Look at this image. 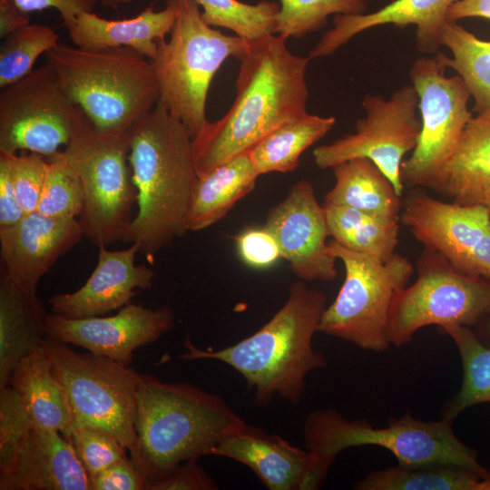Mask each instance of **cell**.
Instances as JSON below:
<instances>
[{"instance_id": "31", "label": "cell", "mask_w": 490, "mask_h": 490, "mask_svg": "<svg viewBox=\"0 0 490 490\" xmlns=\"http://www.w3.org/2000/svg\"><path fill=\"white\" fill-rule=\"evenodd\" d=\"M335 122L332 116L307 113L278 127L249 151L255 169L260 175L295 171L302 152L323 138Z\"/></svg>"}, {"instance_id": "15", "label": "cell", "mask_w": 490, "mask_h": 490, "mask_svg": "<svg viewBox=\"0 0 490 490\" xmlns=\"http://www.w3.org/2000/svg\"><path fill=\"white\" fill-rule=\"evenodd\" d=\"M402 223L426 250L465 274L490 280V211L446 202L414 190L402 202Z\"/></svg>"}, {"instance_id": "27", "label": "cell", "mask_w": 490, "mask_h": 490, "mask_svg": "<svg viewBox=\"0 0 490 490\" xmlns=\"http://www.w3.org/2000/svg\"><path fill=\"white\" fill-rule=\"evenodd\" d=\"M332 169L336 181L324 203L343 205L381 218L400 220L401 196L370 160L356 158Z\"/></svg>"}, {"instance_id": "44", "label": "cell", "mask_w": 490, "mask_h": 490, "mask_svg": "<svg viewBox=\"0 0 490 490\" xmlns=\"http://www.w3.org/2000/svg\"><path fill=\"white\" fill-rule=\"evenodd\" d=\"M24 215L13 184L8 156L0 152V229L15 225Z\"/></svg>"}, {"instance_id": "3", "label": "cell", "mask_w": 490, "mask_h": 490, "mask_svg": "<svg viewBox=\"0 0 490 490\" xmlns=\"http://www.w3.org/2000/svg\"><path fill=\"white\" fill-rule=\"evenodd\" d=\"M327 306L322 291L296 281L283 306L250 337L215 350L199 348L187 338L183 343L187 352L179 358L212 359L231 367L254 391V401L260 406L268 405L274 396L298 404L307 375L327 364L312 343Z\"/></svg>"}, {"instance_id": "28", "label": "cell", "mask_w": 490, "mask_h": 490, "mask_svg": "<svg viewBox=\"0 0 490 490\" xmlns=\"http://www.w3.org/2000/svg\"><path fill=\"white\" fill-rule=\"evenodd\" d=\"M259 176L247 152L198 177L189 230H201L222 219L237 201L255 188Z\"/></svg>"}, {"instance_id": "19", "label": "cell", "mask_w": 490, "mask_h": 490, "mask_svg": "<svg viewBox=\"0 0 490 490\" xmlns=\"http://www.w3.org/2000/svg\"><path fill=\"white\" fill-rule=\"evenodd\" d=\"M83 237L77 219L26 213L15 225L0 229V270L35 295L41 278Z\"/></svg>"}, {"instance_id": "20", "label": "cell", "mask_w": 490, "mask_h": 490, "mask_svg": "<svg viewBox=\"0 0 490 490\" xmlns=\"http://www.w3.org/2000/svg\"><path fill=\"white\" fill-rule=\"evenodd\" d=\"M137 253L135 244L120 250L98 247L97 265L86 282L74 292L48 299L52 313L69 318H90L131 304L141 289L152 288L154 278L153 270L135 264Z\"/></svg>"}, {"instance_id": "23", "label": "cell", "mask_w": 490, "mask_h": 490, "mask_svg": "<svg viewBox=\"0 0 490 490\" xmlns=\"http://www.w3.org/2000/svg\"><path fill=\"white\" fill-rule=\"evenodd\" d=\"M178 7L168 0L164 9L148 6L137 16L108 20L93 12H83L66 27L74 44L86 51H101L126 46L149 60L155 56L158 41L164 40L174 26Z\"/></svg>"}, {"instance_id": "16", "label": "cell", "mask_w": 490, "mask_h": 490, "mask_svg": "<svg viewBox=\"0 0 490 490\" xmlns=\"http://www.w3.org/2000/svg\"><path fill=\"white\" fill-rule=\"evenodd\" d=\"M264 228L274 236L281 258L299 279L329 282L337 278L338 259L327 242L330 235L326 211L309 181L299 180L289 188L269 211Z\"/></svg>"}, {"instance_id": "43", "label": "cell", "mask_w": 490, "mask_h": 490, "mask_svg": "<svg viewBox=\"0 0 490 490\" xmlns=\"http://www.w3.org/2000/svg\"><path fill=\"white\" fill-rule=\"evenodd\" d=\"M219 485L198 464V459L187 460L166 476L152 484L149 490H217Z\"/></svg>"}, {"instance_id": "13", "label": "cell", "mask_w": 490, "mask_h": 490, "mask_svg": "<svg viewBox=\"0 0 490 490\" xmlns=\"http://www.w3.org/2000/svg\"><path fill=\"white\" fill-rule=\"evenodd\" d=\"M86 120L47 63L1 92L0 152L28 151L49 159Z\"/></svg>"}, {"instance_id": "34", "label": "cell", "mask_w": 490, "mask_h": 490, "mask_svg": "<svg viewBox=\"0 0 490 490\" xmlns=\"http://www.w3.org/2000/svg\"><path fill=\"white\" fill-rule=\"evenodd\" d=\"M194 1L201 7L204 21L212 27L229 29L246 40L274 34L279 4L270 1L256 4L239 0Z\"/></svg>"}, {"instance_id": "14", "label": "cell", "mask_w": 490, "mask_h": 490, "mask_svg": "<svg viewBox=\"0 0 490 490\" xmlns=\"http://www.w3.org/2000/svg\"><path fill=\"white\" fill-rule=\"evenodd\" d=\"M362 105L366 116L358 119L355 132L316 147L313 151L315 164L320 169H332L352 159H368L401 196L404 190L401 165L406 154L416 148L421 131V121L416 115V91L412 84H407L396 90L388 99L380 94H368L364 97Z\"/></svg>"}, {"instance_id": "41", "label": "cell", "mask_w": 490, "mask_h": 490, "mask_svg": "<svg viewBox=\"0 0 490 490\" xmlns=\"http://www.w3.org/2000/svg\"><path fill=\"white\" fill-rule=\"evenodd\" d=\"M236 241L240 257L250 267L268 268L281 258L276 239L264 227L246 230Z\"/></svg>"}, {"instance_id": "36", "label": "cell", "mask_w": 490, "mask_h": 490, "mask_svg": "<svg viewBox=\"0 0 490 490\" xmlns=\"http://www.w3.org/2000/svg\"><path fill=\"white\" fill-rule=\"evenodd\" d=\"M368 0H280L274 34L300 38L323 28L332 15L363 14Z\"/></svg>"}, {"instance_id": "5", "label": "cell", "mask_w": 490, "mask_h": 490, "mask_svg": "<svg viewBox=\"0 0 490 490\" xmlns=\"http://www.w3.org/2000/svg\"><path fill=\"white\" fill-rule=\"evenodd\" d=\"M45 55L65 93L101 131L128 132L159 102L152 65L134 49L93 52L58 44Z\"/></svg>"}, {"instance_id": "18", "label": "cell", "mask_w": 490, "mask_h": 490, "mask_svg": "<svg viewBox=\"0 0 490 490\" xmlns=\"http://www.w3.org/2000/svg\"><path fill=\"white\" fill-rule=\"evenodd\" d=\"M211 455L248 466L270 490L318 489L328 472L309 450L246 423L223 436Z\"/></svg>"}, {"instance_id": "50", "label": "cell", "mask_w": 490, "mask_h": 490, "mask_svg": "<svg viewBox=\"0 0 490 490\" xmlns=\"http://www.w3.org/2000/svg\"><path fill=\"white\" fill-rule=\"evenodd\" d=\"M488 208H489V211H490V205L488 206Z\"/></svg>"}, {"instance_id": "48", "label": "cell", "mask_w": 490, "mask_h": 490, "mask_svg": "<svg viewBox=\"0 0 490 490\" xmlns=\"http://www.w3.org/2000/svg\"><path fill=\"white\" fill-rule=\"evenodd\" d=\"M472 329L477 338L490 348V313L485 316Z\"/></svg>"}, {"instance_id": "4", "label": "cell", "mask_w": 490, "mask_h": 490, "mask_svg": "<svg viewBox=\"0 0 490 490\" xmlns=\"http://www.w3.org/2000/svg\"><path fill=\"white\" fill-rule=\"evenodd\" d=\"M244 423L215 393L142 375L131 458L147 478L149 490L181 463L211 455L223 436Z\"/></svg>"}, {"instance_id": "2", "label": "cell", "mask_w": 490, "mask_h": 490, "mask_svg": "<svg viewBox=\"0 0 490 490\" xmlns=\"http://www.w3.org/2000/svg\"><path fill=\"white\" fill-rule=\"evenodd\" d=\"M129 163L138 211L127 241L152 258L189 230L198 175L186 126L162 103L129 130Z\"/></svg>"}, {"instance_id": "22", "label": "cell", "mask_w": 490, "mask_h": 490, "mask_svg": "<svg viewBox=\"0 0 490 490\" xmlns=\"http://www.w3.org/2000/svg\"><path fill=\"white\" fill-rule=\"evenodd\" d=\"M455 1L396 0L368 14L337 15L333 19V27L322 34L309 58L332 54L359 33L386 24L397 27L416 25L417 49L425 54H437L442 46V30L448 21L446 14Z\"/></svg>"}, {"instance_id": "26", "label": "cell", "mask_w": 490, "mask_h": 490, "mask_svg": "<svg viewBox=\"0 0 490 490\" xmlns=\"http://www.w3.org/2000/svg\"><path fill=\"white\" fill-rule=\"evenodd\" d=\"M47 313L37 295L25 292L0 270V387L18 363L45 338Z\"/></svg>"}, {"instance_id": "29", "label": "cell", "mask_w": 490, "mask_h": 490, "mask_svg": "<svg viewBox=\"0 0 490 490\" xmlns=\"http://www.w3.org/2000/svg\"><path fill=\"white\" fill-rule=\"evenodd\" d=\"M478 473L448 463L399 465L369 473L358 480L357 490H485Z\"/></svg>"}, {"instance_id": "6", "label": "cell", "mask_w": 490, "mask_h": 490, "mask_svg": "<svg viewBox=\"0 0 490 490\" xmlns=\"http://www.w3.org/2000/svg\"><path fill=\"white\" fill-rule=\"evenodd\" d=\"M453 421L421 420L409 413L390 417L388 425L375 427L366 419H348L332 407L311 412L303 427L305 446L326 469L343 450L377 446L389 451L399 465L448 463L469 468L485 478L490 472L477 453L463 443L452 428Z\"/></svg>"}, {"instance_id": "38", "label": "cell", "mask_w": 490, "mask_h": 490, "mask_svg": "<svg viewBox=\"0 0 490 490\" xmlns=\"http://www.w3.org/2000/svg\"><path fill=\"white\" fill-rule=\"evenodd\" d=\"M68 439L91 479L127 456V448L113 433L100 426H75Z\"/></svg>"}, {"instance_id": "11", "label": "cell", "mask_w": 490, "mask_h": 490, "mask_svg": "<svg viewBox=\"0 0 490 490\" xmlns=\"http://www.w3.org/2000/svg\"><path fill=\"white\" fill-rule=\"evenodd\" d=\"M489 313L490 280L460 272L426 249L417 261L415 282L399 293L393 305L387 338L390 345L402 347L425 327L473 328Z\"/></svg>"}, {"instance_id": "33", "label": "cell", "mask_w": 490, "mask_h": 490, "mask_svg": "<svg viewBox=\"0 0 490 490\" xmlns=\"http://www.w3.org/2000/svg\"><path fill=\"white\" fill-rule=\"evenodd\" d=\"M438 329L452 338L462 362L461 387L442 409V417L454 421L468 407L490 403V348L471 328L453 325Z\"/></svg>"}, {"instance_id": "21", "label": "cell", "mask_w": 490, "mask_h": 490, "mask_svg": "<svg viewBox=\"0 0 490 490\" xmlns=\"http://www.w3.org/2000/svg\"><path fill=\"white\" fill-rule=\"evenodd\" d=\"M0 490H93L91 478L71 441L59 431L33 427Z\"/></svg>"}, {"instance_id": "1", "label": "cell", "mask_w": 490, "mask_h": 490, "mask_svg": "<svg viewBox=\"0 0 490 490\" xmlns=\"http://www.w3.org/2000/svg\"><path fill=\"white\" fill-rule=\"evenodd\" d=\"M309 61L292 54L279 35L249 40L240 58L232 106L220 120L207 122L191 141L198 177L250 151L278 127L308 113Z\"/></svg>"}, {"instance_id": "24", "label": "cell", "mask_w": 490, "mask_h": 490, "mask_svg": "<svg viewBox=\"0 0 490 490\" xmlns=\"http://www.w3.org/2000/svg\"><path fill=\"white\" fill-rule=\"evenodd\" d=\"M427 188L456 203L490 205V111L470 119Z\"/></svg>"}, {"instance_id": "40", "label": "cell", "mask_w": 490, "mask_h": 490, "mask_svg": "<svg viewBox=\"0 0 490 490\" xmlns=\"http://www.w3.org/2000/svg\"><path fill=\"white\" fill-rule=\"evenodd\" d=\"M10 173L25 214L37 211L46 180L48 160L36 152L7 153Z\"/></svg>"}, {"instance_id": "12", "label": "cell", "mask_w": 490, "mask_h": 490, "mask_svg": "<svg viewBox=\"0 0 490 490\" xmlns=\"http://www.w3.org/2000/svg\"><path fill=\"white\" fill-rule=\"evenodd\" d=\"M447 67L436 55L416 59L409 70L418 96L421 131L416 148L403 161L404 187H428L454 153L462 133L474 116L464 80L446 76Z\"/></svg>"}, {"instance_id": "8", "label": "cell", "mask_w": 490, "mask_h": 490, "mask_svg": "<svg viewBox=\"0 0 490 490\" xmlns=\"http://www.w3.org/2000/svg\"><path fill=\"white\" fill-rule=\"evenodd\" d=\"M129 151V131H101L88 119L60 151L83 183V236L97 247L127 241L137 202Z\"/></svg>"}, {"instance_id": "42", "label": "cell", "mask_w": 490, "mask_h": 490, "mask_svg": "<svg viewBox=\"0 0 490 490\" xmlns=\"http://www.w3.org/2000/svg\"><path fill=\"white\" fill-rule=\"evenodd\" d=\"M93 490H148V480L128 456L91 479Z\"/></svg>"}, {"instance_id": "47", "label": "cell", "mask_w": 490, "mask_h": 490, "mask_svg": "<svg viewBox=\"0 0 490 490\" xmlns=\"http://www.w3.org/2000/svg\"><path fill=\"white\" fill-rule=\"evenodd\" d=\"M447 20L479 17L490 20V0H456L448 8Z\"/></svg>"}, {"instance_id": "32", "label": "cell", "mask_w": 490, "mask_h": 490, "mask_svg": "<svg viewBox=\"0 0 490 490\" xmlns=\"http://www.w3.org/2000/svg\"><path fill=\"white\" fill-rule=\"evenodd\" d=\"M441 44L452 54L436 56L456 72L466 84L474 99V112L481 114L490 111V40L480 39L473 33L450 22L442 30Z\"/></svg>"}, {"instance_id": "45", "label": "cell", "mask_w": 490, "mask_h": 490, "mask_svg": "<svg viewBox=\"0 0 490 490\" xmlns=\"http://www.w3.org/2000/svg\"><path fill=\"white\" fill-rule=\"evenodd\" d=\"M25 13L43 11L47 8L56 9L67 27L83 12H93L94 5L101 0H15Z\"/></svg>"}, {"instance_id": "51", "label": "cell", "mask_w": 490, "mask_h": 490, "mask_svg": "<svg viewBox=\"0 0 490 490\" xmlns=\"http://www.w3.org/2000/svg\"><path fill=\"white\" fill-rule=\"evenodd\" d=\"M489 490H490V485H489Z\"/></svg>"}, {"instance_id": "30", "label": "cell", "mask_w": 490, "mask_h": 490, "mask_svg": "<svg viewBox=\"0 0 490 490\" xmlns=\"http://www.w3.org/2000/svg\"><path fill=\"white\" fill-rule=\"evenodd\" d=\"M333 240L352 251L388 260L398 244L399 220L375 216L350 207L323 204Z\"/></svg>"}, {"instance_id": "37", "label": "cell", "mask_w": 490, "mask_h": 490, "mask_svg": "<svg viewBox=\"0 0 490 490\" xmlns=\"http://www.w3.org/2000/svg\"><path fill=\"white\" fill-rule=\"evenodd\" d=\"M47 160L48 172L37 211L53 218L76 219L84 202L82 181L60 152Z\"/></svg>"}, {"instance_id": "17", "label": "cell", "mask_w": 490, "mask_h": 490, "mask_svg": "<svg viewBox=\"0 0 490 490\" xmlns=\"http://www.w3.org/2000/svg\"><path fill=\"white\" fill-rule=\"evenodd\" d=\"M173 325L174 314L169 306L147 309L131 303L110 317L69 318L47 314L45 337L129 366L135 349L157 341Z\"/></svg>"}, {"instance_id": "49", "label": "cell", "mask_w": 490, "mask_h": 490, "mask_svg": "<svg viewBox=\"0 0 490 490\" xmlns=\"http://www.w3.org/2000/svg\"><path fill=\"white\" fill-rule=\"evenodd\" d=\"M137 0H101L100 2L105 5L112 8H117L122 5L131 4Z\"/></svg>"}, {"instance_id": "39", "label": "cell", "mask_w": 490, "mask_h": 490, "mask_svg": "<svg viewBox=\"0 0 490 490\" xmlns=\"http://www.w3.org/2000/svg\"><path fill=\"white\" fill-rule=\"evenodd\" d=\"M33 427L18 393L9 385L0 387V474L10 468Z\"/></svg>"}, {"instance_id": "35", "label": "cell", "mask_w": 490, "mask_h": 490, "mask_svg": "<svg viewBox=\"0 0 490 490\" xmlns=\"http://www.w3.org/2000/svg\"><path fill=\"white\" fill-rule=\"evenodd\" d=\"M58 44V34L39 24H28L5 37L0 47V87L24 78L37 58Z\"/></svg>"}, {"instance_id": "25", "label": "cell", "mask_w": 490, "mask_h": 490, "mask_svg": "<svg viewBox=\"0 0 490 490\" xmlns=\"http://www.w3.org/2000/svg\"><path fill=\"white\" fill-rule=\"evenodd\" d=\"M8 385L21 397L34 427L56 430L69 437L73 412L43 343L18 363Z\"/></svg>"}, {"instance_id": "7", "label": "cell", "mask_w": 490, "mask_h": 490, "mask_svg": "<svg viewBox=\"0 0 490 490\" xmlns=\"http://www.w3.org/2000/svg\"><path fill=\"white\" fill-rule=\"evenodd\" d=\"M173 1L178 15L170 39L158 41L150 62L159 85V102L193 139L208 122L205 107L213 76L228 57L240 60L249 40L209 25L194 0Z\"/></svg>"}, {"instance_id": "46", "label": "cell", "mask_w": 490, "mask_h": 490, "mask_svg": "<svg viewBox=\"0 0 490 490\" xmlns=\"http://www.w3.org/2000/svg\"><path fill=\"white\" fill-rule=\"evenodd\" d=\"M29 23V14L24 12L15 0H0V36L5 38Z\"/></svg>"}, {"instance_id": "9", "label": "cell", "mask_w": 490, "mask_h": 490, "mask_svg": "<svg viewBox=\"0 0 490 490\" xmlns=\"http://www.w3.org/2000/svg\"><path fill=\"white\" fill-rule=\"evenodd\" d=\"M328 249L343 262L345 279L322 314L318 332L365 350H387L391 346L387 328L392 308L414 272L411 262L397 253L380 261L333 240L328 241Z\"/></svg>"}, {"instance_id": "10", "label": "cell", "mask_w": 490, "mask_h": 490, "mask_svg": "<svg viewBox=\"0 0 490 490\" xmlns=\"http://www.w3.org/2000/svg\"><path fill=\"white\" fill-rule=\"evenodd\" d=\"M43 344L65 389L74 428L94 426L107 429L131 452L136 439V400L142 375L108 358L75 352L67 343L49 337Z\"/></svg>"}]
</instances>
